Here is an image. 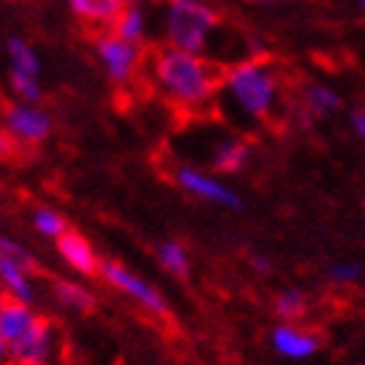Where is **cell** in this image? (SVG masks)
<instances>
[{"label":"cell","mask_w":365,"mask_h":365,"mask_svg":"<svg viewBox=\"0 0 365 365\" xmlns=\"http://www.w3.org/2000/svg\"><path fill=\"white\" fill-rule=\"evenodd\" d=\"M282 73L267 58H243L222 68L214 110L230 128L251 130L274 120L282 107Z\"/></svg>","instance_id":"cell-1"},{"label":"cell","mask_w":365,"mask_h":365,"mask_svg":"<svg viewBox=\"0 0 365 365\" xmlns=\"http://www.w3.org/2000/svg\"><path fill=\"white\" fill-rule=\"evenodd\" d=\"M149 78L162 97L188 113H204L214 107L220 89V63L206 55L185 53L178 47H160L149 58Z\"/></svg>","instance_id":"cell-2"},{"label":"cell","mask_w":365,"mask_h":365,"mask_svg":"<svg viewBox=\"0 0 365 365\" xmlns=\"http://www.w3.org/2000/svg\"><path fill=\"white\" fill-rule=\"evenodd\" d=\"M220 26V14L206 0H165V39L170 47L209 55Z\"/></svg>","instance_id":"cell-3"},{"label":"cell","mask_w":365,"mask_h":365,"mask_svg":"<svg viewBox=\"0 0 365 365\" xmlns=\"http://www.w3.org/2000/svg\"><path fill=\"white\" fill-rule=\"evenodd\" d=\"M94 53L115 86H128L144 66L141 45H130L125 39L115 37L113 31H105L94 39Z\"/></svg>","instance_id":"cell-4"},{"label":"cell","mask_w":365,"mask_h":365,"mask_svg":"<svg viewBox=\"0 0 365 365\" xmlns=\"http://www.w3.org/2000/svg\"><path fill=\"white\" fill-rule=\"evenodd\" d=\"M102 274V279L110 284L113 289L123 292V295H128L133 303H138L144 311L154 313V316H165L168 313V300L162 295L160 289L152 287L146 279L136 277L133 272H128L125 267H120L118 261H99V272Z\"/></svg>","instance_id":"cell-5"},{"label":"cell","mask_w":365,"mask_h":365,"mask_svg":"<svg viewBox=\"0 0 365 365\" xmlns=\"http://www.w3.org/2000/svg\"><path fill=\"white\" fill-rule=\"evenodd\" d=\"M58 350V334L47 319L39 316L34 327L21 334L16 342L8 344L11 365H50Z\"/></svg>","instance_id":"cell-6"},{"label":"cell","mask_w":365,"mask_h":365,"mask_svg":"<svg viewBox=\"0 0 365 365\" xmlns=\"http://www.w3.org/2000/svg\"><path fill=\"white\" fill-rule=\"evenodd\" d=\"M3 125L19 144H42L53 133V118L31 102L8 105L3 110Z\"/></svg>","instance_id":"cell-7"},{"label":"cell","mask_w":365,"mask_h":365,"mask_svg":"<svg viewBox=\"0 0 365 365\" xmlns=\"http://www.w3.org/2000/svg\"><path fill=\"white\" fill-rule=\"evenodd\" d=\"M206 154H201V160L220 175H232L237 170H243L248 162L251 146L245 144V138L235 136V133H222V130H206Z\"/></svg>","instance_id":"cell-8"},{"label":"cell","mask_w":365,"mask_h":365,"mask_svg":"<svg viewBox=\"0 0 365 365\" xmlns=\"http://www.w3.org/2000/svg\"><path fill=\"white\" fill-rule=\"evenodd\" d=\"M173 180H175L178 188H182L185 193H190V196L201 198V201H212V204L225 206V209H240V206H243L235 190L227 188V185L220 182L217 178L201 173V170L180 165V168H175V173H173Z\"/></svg>","instance_id":"cell-9"},{"label":"cell","mask_w":365,"mask_h":365,"mask_svg":"<svg viewBox=\"0 0 365 365\" xmlns=\"http://www.w3.org/2000/svg\"><path fill=\"white\" fill-rule=\"evenodd\" d=\"M272 347L279 352L282 358L305 360L319 352L321 339L313 331L300 329L295 321H282L279 327L272 331Z\"/></svg>","instance_id":"cell-10"},{"label":"cell","mask_w":365,"mask_h":365,"mask_svg":"<svg viewBox=\"0 0 365 365\" xmlns=\"http://www.w3.org/2000/svg\"><path fill=\"white\" fill-rule=\"evenodd\" d=\"M55 245H58L61 259L76 274H81V277H94V274L99 272L97 253H94V248H91V243L84 235H78L73 230H66V232L55 240Z\"/></svg>","instance_id":"cell-11"},{"label":"cell","mask_w":365,"mask_h":365,"mask_svg":"<svg viewBox=\"0 0 365 365\" xmlns=\"http://www.w3.org/2000/svg\"><path fill=\"white\" fill-rule=\"evenodd\" d=\"M0 287L6 289V295L19 303L34 305L37 292H34V282H31V269L24 267L21 261L6 259L0 256Z\"/></svg>","instance_id":"cell-12"},{"label":"cell","mask_w":365,"mask_h":365,"mask_svg":"<svg viewBox=\"0 0 365 365\" xmlns=\"http://www.w3.org/2000/svg\"><path fill=\"white\" fill-rule=\"evenodd\" d=\"M39 319V313L26 303H19V300H8L6 308L0 311V334L8 344L16 342L21 334H26L34 321Z\"/></svg>","instance_id":"cell-13"},{"label":"cell","mask_w":365,"mask_h":365,"mask_svg":"<svg viewBox=\"0 0 365 365\" xmlns=\"http://www.w3.org/2000/svg\"><path fill=\"white\" fill-rule=\"evenodd\" d=\"M68 8L76 19H81L89 26H102V29H110L123 11L118 0H68Z\"/></svg>","instance_id":"cell-14"},{"label":"cell","mask_w":365,"mask_h":365,"mask_svg":"<svg viewBox=\"0 0 365 365\" xmlns=\"http://www.w3.org/2000/svg\"><path fill=\"white\" fill-rule=\"evenodd\" d=\"M53 297L63 305V308L76 311V313H91L94 308H97V297H94V292H91L89 287H84V284L71 282V279H55Z\"/></svg>","instance_id":"cell-15"},{"label":"cell","mask_w":365,"mask_h":365,"mask_svg":"<svg viewBox=\"0 0 365 365\" xmlns=\"http://www.w3.org/2000/svg\"><path fill=\"white\" fill-rule=\"evenodd\" d=\"M110 31H113L115 37L130 42V45H141L146 37V14L136 3H133V6H123V11L113 21Z\"/></svg>","instance_id":"cell-16"},{"label":"cell","mask_w":365,"mask_h":365,"mask_svg":"<svg viewBox=\"0 0 365 365\" xmlns=\"http://www.w3.org/2000/svg\"><path fill=\"white\" fill-rule=\"evenodd\" d=\"M339 105H342V97H339L331 86L308 84L303 89V107L311 115H316V118H321V115H329V113H336V110H339Z\"/></svg>","instance_id":"cell-17"},{"label":"cell","mask_w":365,"mask_h":365,"mask_svg":"<svg viewBox=\"0 0 365 365\" xmlns=\"http://www.w3.org/2000/svg\"><path fill=\"white\" fill-rule=\"evenodd\" d=\"M157 259L165 269H168L173 277L178 279H185L190 274V259H188V251H185V245L178 243V240H162L157 245Z\"/></svg>","instance_id":"cell-18"},{"label":"cell","mask_w":365,"mask_h":365,"mask_svg":"<svg viewBox=\"0 0 365 365\" xmlns=\"http://www.w3.org/2000/svg\"><path fill=\"white\" fill-rule=\"evenodd\" d=\"M8 61H11V71L19 73H29V76H39V58L34 53V47L21 37L8 39Z\"/></svg>","instance_id":"cell-19"},{"label":"cell","mask_w":365,"mask_h":365,"mask_svg":"<svg viewBox=\"0 0 365 365\" xmlns=\"http://www.w3.org/2000/svg\"><path fill=\"white\" fill-rule=\"evenodd\" d=\"M305 311H308V297H305L303 289H284L274 297V313L279 316L282 321H297L303 319Z\"/></svg>","instance_id":"cell-20"},{"label":"cell","mask_w":365,"mask_h":365,"mask_svg":"<svg viewBox=\"0 0 365 365\" xmlns=\"http://www.w3.org/2000/svg\"><path fill=\"white\" fill-rule=\"evenodd\" d=\"M31 225L42 237H50V240H58V237L68 230V222L61 212H55L50 206H39L31 212Z\"/></svg>","instance_id":"cell-21"},{"label":"cell","mask_w":365,"mask_h":365,"mask_svg":"<svg viewBox=\"0 0 365 365\" xmlns=\"http://www.w3.org/2000/svg\"><path fill=\"white\" fill-rule=\"evenodd\" d=\"M11 89L21 102H31V105H39L42 99V84H39V76H29V73H19V71H11Z\"/></svg>","instance_id":"cell-22"},{"label":"cell","mask_w":365,"mask_h":365,"mask_svg":"<svg viewBox=\"0 0 365 365\" xmlns=\"http://www.w3.org/2000/svg\"><path fill=\"white\" fill-rule=\"evenodd\" d=\"M0 256H6V259H16V261H21L24 267H29L31 272L37 269V259L31 256L26 248H24L21 243H16L14 237H8L0 232Z\"/></svg>","instance_id":"cell-23"},{"label":"cell","mask_w":365,"mask_h":365,"mask_svg":"<svg viewBox=\"0 0 365 365\" xmlns=\"http://www.w3.org/2000/svg\"><path fill=\"white\" fill-rule=\"evenodd\" d=\"M329 274H331V279L339 282V284H350V282L360 279L363 267H360V264H347V261H342V264H334Z\"/></svg>","instance_id":"cell-24"},{"label":"cell","mask_w":365,"mask_h":365,"mask_svg":"<svg viewBox=\"0 0 365 365\" xmlns=\"http://www.w3.org/2000/svg\"><path fill=\"white\" fill-rule=\"evenodd\" d=\"M19 152V141H16L6 128H0V160H8Z\"/></svg>","instance_id":"cell-25"},{"label":"cell","mask_w":365,"mask_h":365,"mask_svg":"<svg viewBox=\"0 0 365 365\" xmlns=\"http://www.w3.org/2000/svg\"><path fill=\"white\" fill-rule=\"evenodd\" d=\"M352 128H355V133L365 141V110H355V113H352Z\"/></svg>","instance_id":"cell-26"},{"label":"cell","mask_w":365,"mask_h":365,"mask_svg":"<svg viewBox=\"0 0 365 365\" xmlns=\"http://www.w3.org/2000/svg\"><path fill=\"white\" fill-rule=\"evenodd\" d=\"M251 264H253L256 269H259V272H264V274L272 272V261L264 259V256H251Z\"/></svg>","instance_id":"cell-27"},{"label":"cell","mask_w":365,"mask_h":365,"mask_svg":"<svg viewBox=\"0 0 365 365\" xmlns=\"http://www.w3.org/2000/svg\"><path fill=\"white\" fill-rule=\"evenodd\" d=\"M0 365H11V355H8V342L0 334Z\"/></svg>","instance_id":"cell-28"},{"label":"cell","mask_w":365,"mask_h":365,"mask_svg":"<svg viewBox=\"0 0 365 365\" xmlns=\"http://www.w3.org/2000/svg\"><path fill=\"white\" fill-rule=\"evenodd\" d=\"M251 3H256V6H277L282 0H251Z\"/></svg>","instance_id":"cell-29"},{"label":"cell","mask_w":365,"mask_h":365,"mask_svg":"<svg viewBox=\"0 0 365 365\" xmlns=\"http://www.w3.org/2000/svg\"><path fill=\"white\" fill-rule=\"evenodd\" d=\"M8 300H11V297L6 295V289L0 287V311H3V308H6V303H8Z\"/></svg>","instance_id":"cell-30"},{"label":"cell","mask_w":365,"mask_h":365,"mask_svg":"<svg viewBox=\"0 0 365 365\" xmlns=\"http://www.w3.org/2000/svg\"><path fill=\"white\" fill-rule=\"evenodd\" d=\"M120 6H133V3H138V0H118Z\"/></svg>","instance_id":"cell-31"},{"label":"cell","mask_w":365,"mask_h":365,"mask_svg":"<svg viewBox=\"0 0 365 365\" xmlns=\"http://www.w3.org/2000/svg\"><path fill=\"white\" fill-rule=\"evenodd\" d=\"M358 3H360V8H363V11H365V0H358Z\"/></svg>","instance_id":"cell-32"}]
</instances>
